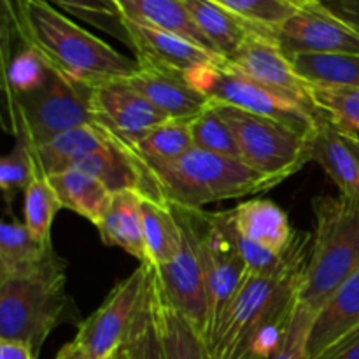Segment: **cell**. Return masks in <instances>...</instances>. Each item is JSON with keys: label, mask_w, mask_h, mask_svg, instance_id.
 I'll list each match as a JSON object with an SVG mask.
<instances>
[{"label": "cell", "mask_w": 359, "mask_h": 359, "mask_svg": "<svg viewBox=\"0 0 359 359\" xmlns=\"http://www.w3.org/2000/svg\"><path fill=\"white\" fill-rule=\"evenodd\" d=\"M231 219L237 233L245 241L283 255L294 237L287 214L269 198H255L231 209Z\"/></svg>", "instance_id": "19"}, {"label": "cell", "mask_w": 359, "mask_h": 359, "mask_svg": "<svg viewBox=\"0 0 359 359\" xmlns=\"http://www.w3.org/2000/svg\"><path fill=\"white\" fill-rule=\"evenodd\" d=\"M302 2H307V0H302Z\"/></svg>", "instance_id": "43"}, {"label": "cell", "mask_w": 359, "mask_h": 359, "mask_svg": "<svg viewBox=\"0 0 359 359\" xmlns=\"http://www.w3.org/2000/svg\"><path fill=\"white\" fill-rule=\"evenodd\" d=\"M179 221V217H177ZM182 230V245L174 259L154 269L158 290L167 305L181 312L205 337L209 325V291L202 256L188 228L179 221Z\"/></svg>", "instance_id": "14"}, {"label": "cell", "mask_w": 359, "mask_h": 359, "mask_svg": "<svg viewBox=\"0 0 359 359\" xmlns=\"http://www.w3.org/2000/svg\"><path fill=\"white\" fill-rule=\"evenodd\" d=\"M105 359H130L128 349H126V346H125V344H123L121 347H118V349H116L114 353L109 354V356L105 358Z\"/></svg>", "instance_id": "42"}, {"label": "cell", "mask_w": 359, "mask_h": 359, "mask_svg": "<svg viewBox=\"0 0 359 359\" xmlns=\"http://www.w3.org/2000/svg\"><path fill=\"white\" fill-rule=\"evenodd\" d=\"M175 216L188 228L202 256L209 291V325L205 339L216 330L241 291L249 269L238 249L237 230L230 210L207 212L172 205Z\"/></svg>", "instance_id": "8"}, {"label": "cell", "mask_w": 359, "mask_h": 359, "mask_svg": "<svg viewBox=\"0 0 359 359\" xmlns=\"http://www.w3.org/2000/svg\"><path fill=\"white\" fill-rule=\"evenodd\" d=\"M316 316L312 309L298 302L286 328L265 359H309V342Z\"/></svg>", "instance_id": "34"}, {"label": "cell", "mask_w": 359, "mask_h": 359, "mask_svg": "<svg viewBox=\"0 0 359 359\" xmlns=\"http://www.w3.org/2000/svg\"><path fill=\"white\" fill-rule=\"evenodd\" d=\"M149 286V265L140 263L126 279L119 280L100 307L84 319L76 342L90 359H105L125 344L133 321L142 309Z\"/></svg>", "instance_id": "11"}, {"label": "cell", "mask_w": 359, "mask_h": 359, "mask_svg": "<svg viewBox=\"0 0 359 359\" xmlns=\"http://www.w3.org/2000/svg\"><path fill=\"white\" fill-rule=\"evenodd\" d=\"M286 56L359 53V34L319 0H307L273 34Z\"/></svg>", "instance_id": "13"}, {"label": "cell", "mask_w": 359, "mask_h": 359, "mask_svg": "<svg viewBox=\"0 0 359 359\" xmlns=\"http://www.w3.org/2000/svg\"><path fill=\"white\" fill-rule=\"evenodd\" d=\"M160 323L167 359H216L207 346L203 333L181 312L165 304L161 294Z\"/></svg>", "instance_id": "31"}, {"label": "cell", "mask_w": 359, "mask_h": 359, "mask_svg": "<svg viewBox=\"0 0 359 359\" xmlns=\"http://www.w3.org/2000/svg\"><path fill=\"white\" fill-rule=\"evenodd\" d=\"M123 23L128 34L130 48L135 53L137 63L142 67L181 74L189 81V77L203 67L214 62H224L214 53L200 48L198 44L177 34L144 27L126 20H123Z\"/></svg>", "instance_id": "17"}, {"label": "cell", "mask_w": 359, "mask_h": 359, "mask_svg": "<svg viewBox=\"0 0 359 359\" xmlns=\"http://www.w3.org/2000/svg\"><path fill=\"white\" fill-rule=\"evenodd\" d=\"M191 20L200 28L219 58L226 62L248 41L255 28L212 0H182ZM258 32V30H256Z\"/></svg>", "instance_id": "24"}, {"label": "cell", "mask_w": 359, "mask_h": 359, "mask_svg": "<svg viewBox=\"0 0 359 359\" xmlns=\"http://www.w3.org/2000/svg\"><path fill=\"white\" fill-rule=\"evenodd\" d=\"M214 105L233 132L241 160L277 186L312 161L311 133L241 109Z\"/></svg>", "instance_id": "9"}, {"label": "cell", "mask_w": 359, "mask_h": 359, "mask_svg": "<svg viewBox=\"0 0 359 359\" xmlns=\"http://www.w3.org/2000/svg\"><path fill=\"white\" fill-rule=\"evenodd\" d=\"M226 63L280 100L311 114H319L309 83L294 70L290 56L284 55L279 44L269 35L255 30Z\"/></svg>", "instance_id": "12"}, {"label": "cell", "mask_w": 359, "mask_h": 359, "mask_svg": "<svg viewBox=\"0 0 359 359\" xmlns=\"http://www.w3.org/2000/svg\"><path fill=\"white\" fill-rule=\"evenodd\" d=\"M189 126H191L193 147L241 160V151L233 132L212 102L189 121Z\"/></svg>", "instance_id": "33"}, {"label": "cell", "mask_w": 359, "mask_h": 359, "mask_svg": "<svg viewBox=\"0 0 359 359\" xmlns=\"http://www.w3.org/2000/svg\"><path fill=\"white\" fill-rule=\"evenodd\" d=\"M0 359H35L30 347L23 342L0 340Z\"/></svg>", "instance_id": "40"}, {"label": "cell", "mask_w": 359, "mask_h": 359, "mask_svg": "<svg viewBox=\"0 0 359 359\" xmlns=\"http://www.w3.org/2000/svg\"><path fill=\"white\" fill-rule=\"evenodd\" d=\"M189 121L191 119H167L133 144V151L151 174L168 167L193 149Z\"/></svg>", "instance_id": "27"}, {"label": "cell", "mask_w": 359, "mask_h": 359, "mask_svg": "<svg viewBox=\"0 0 359 359\" xmlns=\"http://www.w3.org/2000/svg\"><path fill=\"white\" fill-rule=\"evenodd\" d=\"M153 175L165 202L184 209H203L209 203L258 195L277 186L238 158L198 147Z\"/></svg>", "instance_id": "7"}, {"label": "cell", "mask_w": 359, "mask_h": 359, "mask_svg": "<svg viewBox=\"0 0 359 359\" xmlns=\"http://www.w3.org/2000/svg\"><path fill=\"white\" fill-rule=\"evenodd\" d=\"M32 151L48 175L77 167L100 179L112 193L130 189L165 202L156 179L133 147L98 123L69 130Z\"/></svg>", "instance_id": "4"}, {"label": "cell", "mask_w": 359, "mask_h": 359, "mask_svg": "<svg viewBox=\"0 0 359 359\" xmlns=\"http://www.w3.org/2000/svg\"><path fill=\"white\" fill-rule=\"evenodd\" d=\"M311 86V97L319 112L339 125L359 133V90L339 86Z\"/></svg>", "instance_id": "35"}, {"label": "cell", "mask_w": 359, "mask_h": 359, "mask_svg": "<svg viewBox=\"0 0 359 359\" xmlns=\"http://www.w3.org/2000/svg\"><path fill=\"white\" fill-rule=\"evenodd\" d=\"M37 161V160H35ZM63 209L42 167L35 165V174L23 191V223L37 241L51 242V226L58 210Z\"/></svg>", "instance_id": "30"}, {"label": "cell", "mask_w": 359, "mask_h": 359, "mask_svg": "<svg viewBox=\"0 0 359 359\" xmlns=\"http://www.w3.org/2000/svg\"><path fill=\"white\" fill-rule=\"evenodd\" d=\"M48 177L63 209L79 214L95 226L100 223L114 195L100 179L77 167L67 168Z\"/></svg>", "instance_id": "23"}, {"label": "cell", "mask_w": 359, "mask_h": 359, "mask_svg": "<svg viewBox=\"0 0 359 359\" xmlns=\"http://www.w3.org/2000/svg\"><path fill=\"white\" fill-rule=\"evenodd\" d=\"M189 83L198 88L212 104L276 119L302 133H311L319 116L280 100L226 62H214L203 67L189 77Z\"/></svg>", "instance_id": "10"}, {"label": "cell", "mask_w": 359, "mask_h": 359, "mask_svg": "<svg viewBox=\"0 0 359 359\" xmlns=\"http://www.w3.org/2000/svg\"><path fill=\"white\" fill-rule=\"evenodd\" d=\"M65 284L67 262L56 251L32 272L0 280V340L27 344L39 359L70 302Z\"/></svg>", "instance_id": "5"}, {"label": "cell", "mask_w": 359, "mask_h": 359, "mask_svg": "<svg viewBox=\"0 0 359 359\" xmlns=\"http://www.w3.org/2000/svg\"><path fill=\"white\" fill-rule=\"evenodd\" d=\"M48 2L69 11L74 16L83 18L88 23L97 25L102 30L109 32L130 46L121 13L114 0H48Z\"/></svg>", "instance_id": "36"}, {"label": "cell", "mask_w": 359, "mask_h": 359, "mask_svg": "<svg viewBox=\"0 0 359 359\" xmlns=\"http://www.w3.org/2000/svg\"><path fill=\"white\" fill-rule=\"evenodd\" d=\"M55 359H90V358L86 356L83 347H81L76 340H72V342L65 344V346L58 351V354H56Z\"/></svg>", "instance_id": "41"}, {"label": "cell", "mask_w": 359, "mask_h": 359, "mask_svg": "<svg viewBox=\"0 0 359 359\" xmlns=\"http://www.w3.org/2000/svg\"><path fill=\"white\" fill-rule=\"evenodd\" d=\"M255 30L273 39L277 28L293 16L302 6V0H212Z\"/></svg>", "instance_id": "32"}, {"label": "cell", "mask_w": 359, "mask_h": 359, "mask_svg": "<svg viewBox=\"0 0 359 359\" xmlns=\"http://www.w3.org/2000/svg\"><path fill=\"white\" fill-rule=\"evenodd\" d=\"M114 2L123 20L177 34L216 55L210 42L191 20V14L182 0H114Z\"/></svg>", "instance_id": "22"}, {"label": "cell", "mask_w": 359, "mask_h": 359, "mask_svg": "<svg viewBox=\"0 0 359 359\" xmlns=\"http://www.w3.org/2000/svg\"><path fill=\"white\" fill-rule=\"evenodd\" d=\"M356 328H359V269L316 316L309 342V359L319 358Z\"/></svg>", "instance_id": "20"}, {"label": "cell", "mask_w": 359, "mask_h": 359, "mask_svg": "<svg viewBox=\"0 0 359 359\" xmlns=\"http://www.w3.org/2000/svg\"><path fill=\"white\" fill-rule=\"evenodd\" d=\"M2 21L49 67L77 83L95 88L139 70L135 58L116 51L48 0H2Z\"/></svg>", "instance_id": "3"}, {"label": "cell", "mask_w": 359, "mask_h": 359, "mask_svg": "<svg viewBox=\"0 0 359 359\" xmlns=\"http://www.w3.org/2000/svg\"><path fill=\"white\" fill-rule=\"evenodd\" d=\"M2 90L6 128L30 147L91 125L93 86L77 83L49 67L2 21Z\"/></svg>", "instance_id": "1"}, {"label": "cell", "mask_w": 359, "mask_h": 359, "mask_svg": "<svg viewBox=\"0 0 359 359\" xmlns=\"http://www.w3.org/2000/svg\"><path fill=\"white\" fill-rule=\"evenodd\" d=\"M91 109L98 125L105 126L132 147L147 132L167 121V118L149 104L128 79H114L95 86Z\"/></svg>", "instance_id": "15"}, {"label": "cell", "mask_w": 359, "mask_h": 359, "mask_svg": "<svg viewBox=\"0 0 359 359\" xmlns=\"http://www.w3.org/2000/svg\"><path fill=\"white\" fill-rule=\"evenodd\" d=\"M53 251V244L37 241L16 217L4 219L0 224V280L32 272Z\"/></svg>", "instance_id": "26"}, {"label": "cell", "mask_w": 359, "mask_h": 359, "mask_svg": "<svg viewBox=\"0 0 359 359\" xmlns=\"http://www.w3.org/2000/svg\"><path fill=\"white\" fill-rule=\"evenodd\" d=\"M290 60L309 84L359 90V53L294 55Z\"/></svg>", "instance_id": "29"}, {"label": "cell", "mask_w": 359, "mask_h": 359, "mask_svg": "<svg viewBox=\"0 0 359 359\" xmlns=\"http://www.w3.org/2000/svg\"><path fill=\"white\" fill-rule=\"evenodd\" d=\"M314 233L294 231L273 265L249 272L219 325L205 339L216 359H265L298 304Z\"/></svg>", "instance_id": "2"}, {"label": "cell", "mask_w": 359, "mask_h": 359, "mask_svg": "<svg viewBox=\"0 0 359 359\" xmlns=\"http://www.w3.org/2000/svg\"><path fill=\"white\" fill-rule=\"evenodd\" d=\"M312 212L314 241L298 302L318 314L359 269V209L340 195H319Z\"/></svg>", "instance_id": "6"}, {"label": "cell", "mask_w": 359, "mask_h": 359, "mask_svg": "<svg viewBox=\"0 0 359 359\" xmlns=\"http://www.w3.org/2000/svg\"><path fill=\"white\" fill-rule=\"evenodd\" d=\"M316 359H359V328Z\"/></svg>", "instance_id": "38"}, {"label": "cell", "mask_w": 359, "mask_h": 359, "mask_svg": "<svg viewBox=\"0 0 359 359\" xmlns=\"http://www.w3.org/2000/svg\"><path fill=\"white\" fill-rule=\"evenodd\" d=\"M359 34V0H319Z\"/></svg>", "instance_id": "39"}, {"label": "cell", "mask_w": 359, "mask_h": 359, "mask_svg": "<svg viewBox=\"0 0 359 359\" xmlns=\"http://www.w3.org/2000/svg\"><path fill=\"white\" fill-rule=\"evenodd\" d=\"M126 79L167 119H193L210 105L209 98L181 74L139 65Z\"/></svg>", "instance_id": "18"}, {"label": "cell", "mask_w": 359, "mask_h": 359, "mask_svg": "<svg viewBox=\"0 0 359 359\" xmlns=\"http://www.w3.org/2000/svg\"><path fill=\"white\" fill-rule=\"evenodd\" d=\"M125 346L128 349L130 359H167L160 323V293H158L156 277L151 265L146 300L133 321Z\"/></svg>", "instance_id": "28"}, {"label": "cell", "mask_w": 359, "mask_h": 359, "mask_svg": "<svg viewBox=\"0 0 359 359\" xmlns=\"http://www.w3.org/2000/svg\"><path fill=\"white\" fill-rule=\"evenodd\" d=\"M309 140L312 161L321 165L340 196L359 209V133L319 112Z\"/></svg>", "instance_id": "16"}, {"label": "cell", "mask_w": 359, "mask_h": 359, "mask_svg": "<svg viewBox=\"0 0 359 359\" xmlns=\"http://www.w3.org/2000/svg\"><path fill=\"white\" fill-rule=\"evenodd\" d=\"M142 209L144 241H146V265L160 269L177 256L182 245V230L170 203L154 198H144Z\"/></svg>", "instance_id": "25"}, {"label": "cell", "mask_w": 359, "mask_h": 359, "mask_svg": "<svg viewBox=\"0 0 359 359\" xmlns=\"http://www.w3.org/2000/svg\"><path fill=\"white\" fill-rule=\"evenodd\" d=\"M140 203H142L140 193L130 189L114 193L100 223L95 228L105 245L123 249L139 259V263H147Z\"/></svg>", "instance_id": "21"}, {"label": "cell", "mask_w": 359, "mask_h": 359, "mask_svg": "<svg viewBox=\"0 0 359 359\" xmlns=\"http://www.w3.org/2000/svg\"><path fill=\"white\" fill-rule=\"evenodd\" d=\"M35 165L37 161H35L30 146L20 142V140H16L14 149L2 158L0 161V188H2L7 207L11 205L13 196L18 191H25L27 186L30 184L35 174Z\"/></svg>", "instance_id": "37"}]
</instances>
